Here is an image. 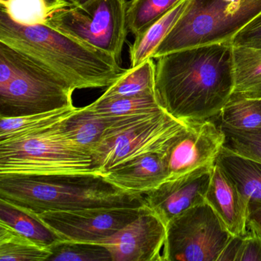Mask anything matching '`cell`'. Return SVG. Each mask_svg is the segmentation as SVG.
<instances>
[{
	"instance_id": "cell-34",
	"label": "cell",
	"mask_w": 261,
	"mask_h": 261,
	"mask_svg": "<svg viewBox=\"0 0 261 261\" xmlns=\"http://www.w3.org/2000/svg\"><path fill=\"white\" fill-rule=\"evenodd\" d=\"M1 1H4V0H0V2ZM48 1L49 5L53 7L55 10H57V9L62 8V7H68V6L65 5L63 3L61 2L60 0H47Z\"/></svg>"
},
{
	"instance_id": "cell-22",
	"label": "cell",
	"mask_w": 261,
	"mask_h": 261,
	"mask_svg": "<svg viewBox=\"0 0 261 261\" xmlns=\"http://www.w3.org/2000/svg\"><path fill=\"white\" fill-rule=\"evenodd\" d=\"M218 117L220 126L243 132L261 131V98L231 95Z\"/></svg>"
},
{
	"instance_id": "cell-9",
	"label": "cell",
	"mask_w": 261,
	"mask_h": 261,
	"mask_svg": "<svg viewBox=\"0 0 261 261\" xmlns=\"http://www.w3.org/2000/svg\"><path fill=\"white\" fill-rule=\"evenodd\" d=\"M233 236L205 201L166 224L163 261H218Z\"/></svg>"
},
{
	"instance_id": "cell-8",
	"label": "cell",
	"mask_w": 261,
	"mask_h": 261,
	"mask_svg": "<svg viewBox=\"0 0 261 261\" xmlns=\"http://www.w3.org/2000/svg\"><path fill=\"white\" fill-rule=\"evenodd\" d=\"M126 0H93L85 7L68 6L55 10L45 25L105 51L120 63L129 33Z\"/></svg>"
},
{
	"instance_id": "cell-28",
	"label": "cell",
	"mask_w": 261,
	"mask_h": 261,
	"mask_svg": "<svg viewBox=\"0 0 261 261\" xmlns=\"http://www.w3.org/2000/svg\"><path fill=\"white\" fill-rule=\"evenodd\" d=\"M49 248L48 261H112L108 247L99 243L61 241Z\"/></svg>"
},
{
	"instance_id": "cell-1",
	"label": "cell",
	"mask_w": 261,
	"mask_h": 261,
	"mask_svg": "<svg viewBox=\"0 0 261 261\" xmlns=\"http://www.w3.org/2000/svg\"><path fill=\"white\" fill-rule=\"evenodd\" d=\"M233 91L230 42L185 48L157 59V101L178 120L195 122L218 117Z\"/></svg>"
},
{
	"instance_id": "cell-27",
	"label": "cell",
	"mask_w": 261,
	"mask_h": 261,
	"mask_svg": "<svg viewBox=\"0 0 261 261\" xmlns=\"http://www.w3.org/2000/svg\"><path fill=\"white\" fill-rule=\"evenodd\" d=\"M0 10L19 25H45L55 11L47 0H4Z\"/></svg>"
},
{
	"instance_id": "cell-35",
	"label": "cell",
	"mask_w": 261,
	"mask_h": 261,
	"mask_svg": "<svg viewBox=\"0 0 261 261\" xmlns=\"http://www.w3.org/2000/svg\"><path fill=\"white\" fill-rule=\"evenodd\" d=\"M92 1L93 0H76V6L79 7H85Z\"/></svg>"
},
{
	"instance_id": "cell-19",
	"label": "cell",
	"mask_w": 261,
	"mask_h": 261,
	"mask_svg": "<svg viewBox=\"0 0 261 261\" xmlns=\"http://www.w3.org/2000/svg\"><path fill=\"white\" fill-rule=\"evenodd\" d=\"M233 65L232 95L261 98V50L233 45Z\"/></svg>"
},
{
	"instance_id": "cell-31",
	"label": "cell",
	"mask_w": 261,
	"mask_h": 261,
	"mask_svg": "<svg viewBox=\"0 0 261 261\" xmlns=\"http://www.w3.org/2000/svg\"><path fill=\"white\" fill-rule=\"evenodd\" d=\"M237 261H261V238L248 231L244 237Z\"/></svg>"
},
{
	"instance_id": "cell-17",
	"label": "cell",
	"mask_w": 261,
	"mask_h": 261,
	"mask_svg": "<svg viewBox=\"0 0 261 261\" xmlns=\"http://www.w3.org/2000/svg\"><path fill=\"white\" fill-rule=\"evenodd\" d=\"M117 118L103 117L88 106L77 108L65 120L64 129L70 138L84 150L92 153Z\"/></svg>"
},
{
	"instance_id": "cell-20",
	"label": "cell",
	"mask_w": 261,
	"mask_h": 261,
	"mask_svg": "<svg viewBox=\"0 0 261 261\" xmlns=\"http://www.w3.org/2000/svg\"><path fill=\"white\" fill-rule=\"evenodd\" d=\"M77 110L72 106L23 117H0V142L11 141L42 132L67 120Z\"/></svg>"
},
{
	"instance_id": "cell-29",
	"label": "cell",
	"mask_w": 261,
	"mask_h": 261,
	"mask_svg": "<svg viewBox=\"0 0 261 261\" xmlns=\"http://www.w3.org/2000/svg\"><path fill=\"white\" fill-rule=\"evenodd\" d=\"M220 126L225 134L224 146L240 155L261 162V131L243 132Z\"/></svg>"
},
{
	"instance_id": "cell-11",
	"label": "cell",
	"mask_w": 261,
	"mask_h": 261,
	"mask_svg": "<svg viewBox=\"0 0 261 261\" xmlns=\"http://www.w3.org/2000/svg\"><path fill=\"white\" fill-rule=\"evenodd\" d=\"M224 143L225 134L212 120L190 122L165 151L169 179L213 166Z\"/></svg>"
},
{
	"instance_id": "cell-5",
	"label": "cell",
	"mask_w": 261,
	"mask_h": 261,
	"mask_svg": "<svg viewBox=\"0 0 261 261\" xmlns=\"http://www.w3.org/2000/svg\"><path fill=\"white\" fill-rule=\"evenodd\" d=\"M259 14L261 0H190L152 59L185 48L231 43L235 36Z\"/></svg>"
},
{
	"instance_id": "cell-37",
	"label": "cell",
	"mask_w": 261,
	"mask_h": 261,
	"mask_svg": "<svg viewBox=\"0 0 261 261\" xmlns=\"http://www.w3.org/2000/svg\"><path fill=\"white\" fill-rule=\"evenodd\" d=\"M235 1L238 3H245L247 2V1H250V0H235Z\"/></svg>"
},
{
	"instance_id": "cell-36",
	"label": "cell",
	"mask_w": 261,
	"mask_h": 261,
	"mask_svg": "<svg viewBox=\"0 0 261 261\" xmlns=\"http://www.w3.org/2000/svg\"><path fill=\"white\" fill-rule=\"evenodd\" d=\"M67 6H76V0H60Z\"/></svg>"
},
{
	"instance_id": "cell-15",
	"label": "cell",
	"mask_w": 261,
	"mask_h": 261,
	"mask_svg": "<svg viewBox=\"0 0 261 261\" xmlns=\"http://www.w3.org/2000/svg\"><path fill=\"white\" fill-rule=\"evenodd\" d=\"M165 151L134 159L113 169L105 176L114 186L127 192H149L169 179V171Z\"/></svg>"
},
{
	"instance_id": "cell-13",
	"label": "cell",
	"mask_w": 261,
	"mask_h": 261,
	"mask_svg": "<svg viewBox=\"0 0 261 261\" xmlns=\"http://www.w3.org/2000/svg\"><path fill=\"white\" fill-rule=\"evenodd\" d=\"M213 166L200 168L182 176L167 180L155 189L143 193L145 204L167 224L185 211L205 202Z\"/></svg>"
},
{
	"instance_id": "cell-12",
	"label": "cell",
	"mask_w": 261,
	"mask_h": 261,
	"mask_svg": "<svg viewBox=\"0 0 261 261\" xmlns=\"http://www.w3.org/2000/svg\"><path fill=\"white\" fill-rule=\"evenodd\" d=\"M166 238V224L147 207L136 219L100 244L108 247L112 261H163Z\"/></svg>"
},
{
	"instance_id": "cell-33",
	"label": "cell",
	"mask_w": 261,
	"mask_h": 261,
	"mask_svg": "<svg viewBox=\"0 0 261 261\" xmlns=\"http://www.w3.org/2000/svg\"><path fill=\"white\" fill-rule=\"evenodd\" d=\"M247 228L261 238V207L252 209L249 212Z\"/></svg>"
},
{
	"instance_id": "cell-7",
	"label": "cell",
	"mask_w": 261,
	"mask_h": 261,
	"mask_svg": "<svg viewBox=\"0 0 261 261\" xmlns=\"http://www.w3.org/2000/svg\"><path fill=\"white\" fill-rule=\"evenodd\" d=\"M189 123L165 111L117 118L91 153L94 169L105 175L142 155L164 152Z\"/></svg>"
},
{
	"instance_id": "cell-24",
	"label": "cell",
	"mask_w": 261,
	"mask_h": 261,
	"mask_svg": "<svg viewBox=\"0 0 261 261\" xmlns=\"http://www.w3.org/2000/svg\"><path fill=\"white\" fill-rule=\"evenodd\" d=\"M51 254L49 247L36 244L0 223V261H48Z\"/></svg>"
},
{
	"instance_id": "cell-32",
	"label": "cell",
	"mask_w": 261,
	"mask_h": 261,
	"mask_svg": "<svg viewBox=\"0 0 261 261\" xmlns=\"http://www.w3.org/2000/svg\"><path fill=\"white\" fill-rule=\"evenodd\" d=\"M244 235L232 237L220 255L218 261H237V257L239 254L244 241Z\"/></svg>"
},
{
	"instance_id": "cell-16",
	"label": "cell",
	"mask_w": 261,
	"mask_h": 261,
	"mask_svg": "<svg viewBox=\"0 0 261 261\" xmlns=\"http://www.w3.org/2000/svg\"><path fill=\"white\" fill-rule=\"evenodd\" d=\"M217 165L233 181L248 204L249 212L261 207V162L222 148Z\"/></svg>"
},
{
	"instance_id": "cell-10",
	"label": "cell",
	"mask_w": 261,
	"mask_h": 261,
	"mask_svg": "<svg viewBox=\"0 0 261 261\" xmlns=\"http://www.w3.org/2000/svg\"><path fill=\"white\" fill-rule=\"evenodd\" d=\"M146 205L105 206L72 211H53L36 215L62 241L99 243L112 236L141 215Z\"/></svg>"
},
{
	"instance_id": "cell-6",
	"label": "cell",
	"mask_w": 261,
	"mask_h": 261,
	"mask_svg": "<svg viewBox=\"0 0 261 261\" xmlns=\"http://www.w3.org/2000/svg\"><path fill=\"white\" fill-rule=\"evenodd\" d=\"M64 121L37 134L0 142V175L98 174L92 155L70 138Z\"/></svg>"
},
{
	"instance_id": "cell-26",
	"label": "cell",
	"mask_w": 261,
	"mask_h": 261,
	"mask_svg": "<svg viewBox=\"0 0 261 261\" xmlns=\"http://www.w3.org/2000/svg\"><path fill=\"white\" fill-rule=\"evenodd\" d=\"M181 0H130L126 6V27L134 36L164 16Z\"/></svg>"
},
{
	"instance_id": "cell-25",
	"label": "cell",
	"mask_w": 261,
	"mask_h": 261,
	"mask_svg": "<svg viewBox=\"0 0 261 261\" xmlns=\"http://www.w3.org/2000/svg\"><path fill=\"white\" fill-rule=\"evenodd\" d=\"M90 107L100 115L111 118L133 117L164 111L157 101L155 93L107 100L98 98Z\"/></svg>"
},
{
	"instance_id": "cell-21",
	"label": "cell",
	"mask_w": 261,
	"mask_h": 261,
	"mask_svg": "<svg viewBox=\"0 0 261 261\" xmlns=\"http://www.w3.org/2000/svg\"><path fill=\"white\" fill-rule=\"evenodd\" d=\"M0 223L7 224L36 244L50 247L62 238L36 215L0 199Z\"/></svg>"
},
{
	"instance_id": "cell-2",
	"label": "cell",
	"mask_w": 261,
	"mask_h": 261,
	"mask_svg": "<svg viewBox=\"0 0 261 261\" xmlns=\"http://www.w3.org/2000/svg\"><path fill=\"white\" fill-rule=\"evenodd\" d=\"M0 42L48 67L75 90L108 88L126 71L105 51L48 25H19L1 10Z\"/></svg>"
},
{
	"instance_id": "cell-23",
	"label": "cell",
	"mask_w": 261,
	"mask_h": 261,
	"mask_svg": "<svg viewBox=\"0 0 261 261\" xmlns=\"http://www.w3.org/2000/svg\"><path fill=\"white\" fill-rule=\"evenodd\" d=\"M155 64L149 59L126 72L99 97L101 100L155 93Z\"/></svg>"
},
{
	"instance_id": "cell-30",
	"label": "cell",
	"mask_w": 261,
	"mask_h": 261,
	"mask_svg": "<svg viewBox=\"0 0 261 261\" xmlns=\"http://www.w3.org/2000/svg\"><path fill=\"white\" fill-rule=\"evenodd\" d=\"M233 46H247L261 50V14L249 22L233 38Z\"/></svg>"
},
{
	"instance_id": "cell-18",
	"label": "cell",
	"mask_w": 261,
	"mask_h": 261,
	"mask_svg": "<svg viewBox=\"0 0 261 261\" xmlns=\"http://www.w3.org/2000/svg\"><path fill=\"white\" fill-rule=\"evenodd\" d=\"M190 0H181L167 13L135 36L130 46V68H136L152 59L154 51L173 28L187 8Z\"/></svg>"
},
{
	"instance_id": "cell-4",
	"label": "cell",
	"mask_w": 261,
	"mask_h": 261,
	"mask_svg": "<svg viewBox=\"0 0 261 261\" xmlns=\"http://www.w3.org/2000/svg\"><path fill=\"white\" fill-rule=\"evenodd\" d=\"M74 87L25 53L0 42V117L42 114L74 106Z\"/></svg>"
},
{
	"instance_id": "cell-3",
	"label": "cell",
	"mask_w": 261,
	"mask_h": 261,
	"mask_svg": "<svg viewBox=\"0 0 261 261\" xmlns=\"http://www.w3.org/2000/svg\"><path fill=\"white\" fill-rule=\"evenodd\" d=\"M0 199L33 215L105 206L145 205L143 193L120 189L100 174L0 175Z\"/></svg>"
},
{
	"instance_id": "cell-14",
	"label": "cell",
	"mask_w": 261,
	"mask_h": 261,
	"mask_svg": "<svg viewBox=\"0 0 261 261\" xmlns=\"http://www.w3.org/2000/svg\"><path fill=\"white\" fill-rule=\"evenodd\" d=\"M205 199L232 235L243 236L248 232V204L216 163L212 169Z\"/></svg>"
}]
</instances>
